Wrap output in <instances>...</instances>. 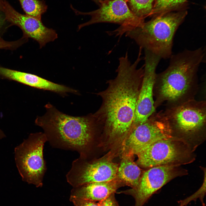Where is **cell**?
Instances as JSON below:
<instances>
[{
	"instance_id": "1",
	"label": "cell",
	"mask_w": 206,
	"mask_h": 206,
	"mask_svg": "<svg viewBox=\"0 0 206 206\" xmlns=\"http://www.w3.org/2000/svg\"><path fill=\"white\" fill-rule=\"evenodd\" d=\"M141 60L138 54L132 63L127 52L119 59L116 77L107 81L106 89L96 93L102 102L93 116L97 125L102 126L112 138L126 137L133 126L144 72V65L138 67Z\"/></svg>"
},
{
	"instance_id": "2",
	"label": "cell",
	"mask_w": 206,
	"mask_h": 206,
	"mask_svg": "<svg viewBox=\"0 0 206 206\" xmlns=\"http://www.w3.org/2000/svg\"><path fill=\"white\" fill-rule=\"evenodd\" d=\"M205 53L201 47L172 55L169 66L157 74L153 89L156 109L180 104L195 99L199 88L198 72Z\"/></svg>"
},
{
	"instance_id": "3",
	"label": "cell",
	"mask_w": 206,
	"mask_h": 206,
	"mask_svg": "<svg viewBox=\"0 0 206 206\" xmlns=\"http://www.w3.org/2000/svg\"><path fill=\"white\" fill-rule=\"evenodd\" d=\"M45 107L46 112L37 117L35 123L42 129L47 142L54 148L86 155L97 125L93 114L72 116L60 112L50 103Z\"/></svg>"
},
{
	"instance_id": "4",
	"label": "cell",
	"mask_w": 206,
	"mask_h": 206,
	"mask_svg": "<svg viewBox=\"0 0 206 206\" xmlns=\"http://www.w3.org/2000/svg\"><path fill=\"white\" fill-rule=\"evenodd\" d=\"M187 14L185 9L159 15L125 34L142 49L161 59L170 58L172 55L175 35Z\"/></svg>"
},
{
	"instance_id": "5",
	"label": "cell",
	"mask_w": 206,
	"mask_h": 206,
	"mask_svg": "<svg viewBox=\"0 0 206 206\" xmlns=\"http://www.w3.org/2000/svg\"><path fill=\"white\" fill-rule=\"evenodd\" d=\"M46 137L43 132L31 133L14 149L15 160L23 181L41 187L47 170L43 148Z\"/></svg>"
},
{
	"instance_id": "6",
	"label": "cell",
	"mask_w": 206,
	"mask_h": 206,
	"mask_svg": "<svg viewBox=\"0 0 206 206\" xmlns=\"http://www.w3.org/2000/svg\"><path fill=\"white\" fill-rule=\"evenodd\" d=\"M136 155L137 163L142 167L150 168L164 166L181 165L193 162V150L183 138L173 135L158 140Z\"/></svg>"
},
{
	"instance_id": "7",
	"label": "cell",
	"mask_w": 206,
	"mask_h": 206,
	"mask_svg": "<svg viewBox=\"0 0 206 206\" xmlns=\"http://www.w3.org/2000/svg\"><path fill=\"white\" fill-rule=\"evenodd\" d=\"M127 1H105L101 3L98 9L87 12L79 11L72 7L76 14L91 17L89 21L78 25V30L84 27L95 23H116L120 25V27L108 32V33L120 37L131 29L141 26L145 21L137 17L131 11L127 5Z\"/></svg>"
},
{
	"instance_id": "8",
	"label": "cell",
	"mask_w": 206,
	"mask_h": 206,
	"mask_svg": "<svg viewBox=\"0 0 206 206\" xmlns=\"http://www.w3.org/2000/svg\"><path fill=\"white\" fill-rule=\"evenodd\" d=\"M163 111L172 130L191 135L202 133L206 125V102L195 99L177 105L166 106Z\"/></svg>"
},
{
	"instance_id": "9",
	"label": "cell",
	"mask_w": 206,
	"mask_h": 206,
	"mask_svg": "<svg viewBox=\"0 0 206 206\" xmlns=\"http://www.w3.org/2000/svg\"><path fill=\"white\" fill-rule=\"evenodd\" d=\"M172 136L163 112H155L144 122L133 126L126 137L124 145L132 153L136 154L154 142Z\"/></svg>"
},
{
	"instance_id": "10",
	"label": "cell",
	"mask_w": 206,
	"mask_h": 206,
	"mask_svg": "<svg viewBox=\"0 0 206 206\" xmlns=\"http://www.w3.org/2000/svg\"><path fill=\"white\" fill-rule=\"evenodd\" d=\"M118 165L110 160L87 161L83 155L72 162L71 167L66 177L72 187L93 182L110 181L117 175Z\"/></svg>"
},
{
	"instance_id": "11",
	"label": "cell",
	"mask_w": 206,
	"mask_h": 206,
	"mask_svg": "<svg viewBox=\"0 0 206 206\" xmlns=\"http://www.w3.org/2000/svg\"><path fill=\"white\" fill-rule=\"evenodd\" d=\"M179 166L164 165L149 168L143 174L136 187L118 193L132 197L135 200L134 206H143L153 194L170 181L186 174V172Z\"/></svg>"
},
{
	"instance_id": "12",
	"label": "cell",
	"mask_w": 206,
	"mask_h": 206,
	"mask_svg": "<svg viewBox=\"0 0 206 206\" xmlns=\"http://www.w3.org/2000/svg\"><path fill=\"white\" fill-rule=\"evenodd\" d=\"M144 51V74L136 105L134 125L143 122L156 112L153 89L157 68L161 59L149 51Z\"/></svg>"
},
{
	"instance_id": "13",
	"label": "cell",
	"mask_w": 206,
	"mask_h": 206,
	"mask_svg": "<svg viewBox=\"0 0 206 206\" xmlns=\"http://www.w3.org/2000/svg\"><path fill=\"white\" fill-rule=\"evenodd\" d=\"M3 12L6 20L22 30L23 35L37 41L40 48L47 43L54 41L58 37L55 30L46 27L41 19L16 11L6 1H4Z\"/></svg>"
},
{
	"instance_id": "14",
	"label": "cell",
	"mask_w": 206,
	"mask_h": 206,
	"mask_svg": "<svg viewBox=\"0 0 206 206\" xmlns=\"http://www.w3.org/2000/svg\"><path fill=\"white\" fill-rule=\"evenodd\" d=\"M0 78L17 82L30 87L54 92L65 95L76 94L77 90L63 85L56 83L36 75L0 66Z\"/></svg>"
},
{
	"instance_id": "15",
	"label": "cell",
	"mask_w": 206,
	"mask_h": 206,
	"mask_svg": "<svg viewBox=\"0 0 206 206\" xmlns=\"http://www.w3.org/2000/svg\"><path fill=\"white\" fill-rule=\"evenodd\" d=\"M120 182L114 179L110 181L93 182L72 187L70 197L99 202L115 193L120 185Z\"/></svg>"
},
{
	"instance_id": "16",
	"label": "cell",
	"mask_w": 206,
	"mask_h": 206,
	"mask_svg": "<svg viewBox=\"0 0 206 206\" xmlns=\"http://www.w3.org/2000/svg\"><path fill=\"white\" fill-rule=\"evenodd\" d=\"M117 174L121 182L132 188L138 186L141 176L140 169L128 155L123 157Z\"/></svg>"
},
{
	"instance_id": "17",
	"label": "cell",
	"mask_w": 206,
	"mask_h": 206,
	"mask_svg": "<svg viewBox=\"0 0 206 206\" xmlns=\"http://www.w3.org/2000/svg\"><path fill=\"white\" fill-rule=\"evenodd\" d=\"M187 0H155L150 16L186 9Z\"/></svg>"
},
{
	"instance_id": "18",
	"label": "cell",
	"mask_w": 206,
	"mask_h": 206,
	"mask_svg": "<svg viewBox=\"0 0 206 206\" xmlns=\"http://www.w3.org/2000/svg\"><path fill=\"white\" fill-rule=\"evenodd\" d=\"M155 0H128L127 5L137 17L145 21L150 16Z\"/></svg>"
},
{
	"instance_id": "19",
	"label": "cell",
	"mask_w": 206,
	"mask_h": 206,
	"mask_svg": "<svg viewBox=\"0 0 206 206\" xmlns=\"http://www.w3.org/2000/svg\"><path fill=\"white\" fill-rule=\"evenodd\" d=\"M26 14L41 19V16L46 11L47 6L43 1L19 0Z\"/></svg>"
},
{
	"instance_id": "20",
	"label": "cell",
	"mask_w": 206,
	"mask_h": 206,
	"mask_svg": "<svg viewBox=\"0 0 206 206\" xmlns=\"http://www.w3.org/2000/svg\"><path fill=\"white\" fill-rule=\"evenodd\" d=\"M21 43L19 40L13 41H8L0 37V49L13 50L20 46Z\"/></svg>"
},
{
	"instance_id": "21",
	"label": "cell",
	"mask_w": 206,
	"mask_h": 206,
	"mask_svg": "<svg viewBox=\"0 0 206 206\" xmlns=\"http://www.w3.org/2000/svg\"><path fill=\"white\" fill-rule=\"evenodd\" d=\"M69 200L73 206H98V203L90 200L70 197Z\"/></svg>"
},
{
	"instance_id": "22",
	"label": "cell",
	"mask_w": 206,
	"mask_h": 206,
	"mask_svg": "<svg viewBox=\"0 0 206 206\" xmlns=\"http://www.w3.org/2000/svg\"><path fill=\"white\" fill-rule=\"evenodd\" d=\"M113 193L98 203V206H120Z\"/></svg>"
},
{
	"instance_id": "23",
	"label": "cell",
	"mask_w": 206,
	"mask_h": 206,
	"mask_svg": "<svg viewBox=\"0 0 206 206\" xmlns=\"http://www.w3.org/2000/svg\"><path fill=\"white\" fill-rule=\"evenodd\" d=\"M6 21L5 17L0 12V33L2 32L3 30V27L5 22Z\"/></svg>"
},
{
	"instance_id": "24",
	"label": "cell",
	"mask_w": 206,
	"mask_h": 206,
	"mask_svg": "<svg viewBox=\"0 0 206 206\" xmlns=\"http://www.w3.org/2000/svg\"><path fill=\"white\" fill-rule=\"evenodd\" d=\"M4 8V1L0 0V10L3 12Z\"/></svg>"
},
{
	"instance_id": "25",
	"label": "cell",
	"mask_w": 206,
	"mask_h": 206,
	"mask_svg": "<svg viewBox=\"0 0 206 206\" xmlns=\"http://www.w3.org/2000/svg\"><path fill=\"white\" fill-rule=\"evenodd\" d=\"M6 137V136L3 132L0 129V139H2Z\"/></svg>"
},
{
	"instance_id": "26",
	"label": "cell",
	"mask_w": 206,
	"mask_h": 206,
	"mask_svg": "<svg viewBox=\"0 0 206 206\" xmlns=\"http://www.w3.org/2000/svg\"><path fill=\"white\" fill-rule=\"evenodd\" d=\"M93 1L96 3L99 6L104 1H105L108 0H92Z\"/></svg>"
}]
</instances>
